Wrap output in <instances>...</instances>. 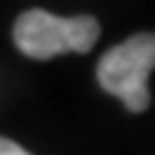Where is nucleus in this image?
Here are the masks:
<instances>
[{
  "label": "nucleus",
  "mask_w": 155,
  "mask_h": 155,
  "mask_svg": "<svg viewBox=\"0 0 155 155\" xmlns=\"http://www.w3.org/2000/svg\"><path fill=\"white\" fill-rule=\"evenodd\" d=\"M101 35V25L91 15L59 17L47 10H27L15 20L12 40L30 59H52L64 52H89Z\"/></svg>",
  "instance_id": "1"
},
{
  "label": "nucleus",
  "mask_w": 155,
  "mask_h": 155,
  "mask_svg": "<svg viewBox=\"0 0 155 155\" xmlns=\"http://www.w3.org/2000/svg\"><path fill=\"white\" fill-rule=\"evenodd\" d=\"M0 155H30V153L8 138H0Z\"/></svg>",
  "instance_id": "3"
},
{
  "label": "nucleus",
  "mask_w": 155,
  "mask_h": 155,
  "mask_svg": "<svg viewBox=\"0 0 155 155\" xmlns=\"http://www.w3.org/2000/svg\"><path fill=\"white\" fill-rule=\"evenodd\" d=\"M155 69V35L138 32L126 42L104 52L96 67V79L111 96L121 99L128 111L140 113L150 106L148 79Z\"/></svg>",
  "instance_id": "2"
}]
</instances>
